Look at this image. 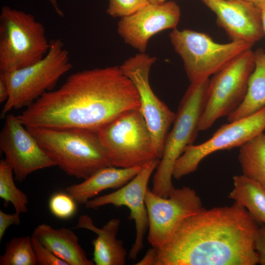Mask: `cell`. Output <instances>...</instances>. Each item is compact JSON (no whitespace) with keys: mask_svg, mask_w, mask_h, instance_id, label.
Masks as SVG:
<instances>
[{"mask_svg":"<svg viewBox=\"0 0 265 265\" xmlns=\"http://www.w3.org/2000/svg\"><path fill=\"white\" fill-rule=\"evenodd\" d=\"M137 91L120 66L84 70L45 92L17 117L25 127L98 132L120 114L140 109Z\"/></svg>","mask_w":265,"mask_h":265,"instance_id":"cell-1","label":"cell"},{"mask_svg":"<svg viewBox=\"0 0 265 265\" xmlns=\"http://www.w3.org/2000/svg\"><path fill=\"white\" fill-rule=\"evenodd\" d=\"M256 222L235 202L203 207L186 218L165 244L154 247V265H256Z\"/></svg>","mask_w":265,"mask_h":265,"instance_id":"cell-2","label":"cell"},{"mask_svg":"<svg viewBox=\"0 0 265 265\" xmlns=\"http://www.w3.org/2000/svg\"><path fill=\"white\" fill-rule=\"evenodd\" d=\"M63 172L85 180L111 166L97 132L82 128L25 127Z\"/></svg>","mask_w":265,"mask_h":265,"instance_id":"cell-3","label":"cell"},{"mask_svg":"<svg viewBox=\"0 0 265 265\" xmlns=\"http://www.w3.org/2000/svg\"><path fill=\"white\" fill-rule=\"evenodd\" d=\"M209 80L190 82L180 103L172 129L165 140L162 157L153 176L151 190L159 196L167 198L175 188L172 182L174 164L197 137Z\"/></svg>","mask_w":265,"mask_h":265,"instance_id":"cell-4","label":"cell"},{"mask_svg":"<svg viewBox=\"0 0 265 265\" xmlns=\"http://www.w3.org/2000/svg\"><path fill=\"white\" fill-rule=\"evenodd\" d=\"M46 55L29 66L10 72H1L8 86L9 97L1 118L12 109L30 106L45 92L52 91L59 79L72 68L69 53L60 39L50 41Z\"/></svg>","mask_w":265,"mask_h":265,"instance_id":"cell-5","label":"cell"},{"mask_svg":"<svg viewBox=\"0 0 265 265\" xmlns=\"http://www.w3.org/2000/svg\"><path fill=\"white\" fill-rule=\"evenodd\" d=\"M50 44L43 25L33 15L3 6L0 13V72L33 65L47 53Z\"/></svg>","mask_w":265,"mask_h":265,"instance_id":"cell-6","label":"cell"},{"mask_svg":"<svg viewBox=\"0 0 265 265\" xmlns=\"http://www.w3.org/2000/svg\"><path fill=\"white\" fill-rule=\"evenodd\" d=\"M97 133L111 166L142 167L158 159L150 130L140 109L123 113Z\"/></svg>","mask_w":265,"mask_h":265,"instance_id":"cell-7","label":"cell"},{"mask_svg":"<svg viewBox=\"0 0 265 265\" xmlns=\"http://www.w3.org/2000/svg\"><path fill=\"white\" fill-rule=\"evenodd\" d=\"M169 38L190 82L208 79L253 46L243 42L218 43L205 33L189 29H174Z\"/></svg>","mask_w":265,"mask_h":265,"instance_id":"cell-8","label":"cell"},{"mask_svg":"<svg viewBox=\"0 0 265 265\" xmlns=\"http://www.w3.org/2000/svg\"><path fill=\"white\" fill-rule=\"evenodd\" d=\"M254 68V52L250 49L213 75L209 80L199 131L208 129L217 119L228 116L239 106L246 96Z\"/></svg>","mask_w":265,"mask_h":265,"instance_id":"cell-9","label":"cell"},{"mask_svg":"<svg viewBox=\"0 0 265 265\" xmlns=\"http://www.w3.org/2000/svg\"><path fill=\"white\" fill-rule=\"evenodd\" d=\"M156 59L155 56L139 53L125 61L120 68L137 91L140 101V110L150 130L157 157L160 159L176 113L157 97L150 86L149 72Z\"/></svg>","mask_w":265,"mask_h":265,"instance_id":"cell-10","label":"cell"},{"mask_svg":"<svg viewBox=\"0 0 265 265\" xmlns=\"http://www.w3.org/2000/svg\"><path fill=\"white\" fill-rule=\"evenodd\" d=\"M145 201L149 220L147 239L155 248L165 244L186 218L203 208L199 196L188 186L175 188L167 198L148 188Z\"/></svg>","mask_w":265,"mask_h":265,"instance_id":"cell-11","label":"cell"},{"mask_svg":"<svg viewBox=\"0 0 265 265\" xmlns=\"http://www.w3.org/2000/svg\"><path fill=\"white\" fill-rule=\"evenodd\" d=\"M222 125L212 137L198 145L186 147L176 161L172 177L177 180L194 172L200 162L220 150L240 147L265 130V107L243 118Z\"/></svg>","mask_w":265,"mask_h":265,"instance_id":"cell-12","label":"cell"},{"mask_svg":"<svg viewBox=\"0 0 265 265\" xmlns=\"http://www.w3.org/2000/svg\"><path fill=\"white\" fill-rule=\"evenodd\" d=\"M5 118L0 147L16 181L22 182L37 170L56 166L17 116L7 114Z\"/></svg>","mask_w":265,"mask_h":265,"instance_id":"cell-13","label":"cell"},{"mask_svg":"<svg viewBox=\"0 0 265 265\" xmlns=\"http://www.w3.org/2000/svg\"><path fill=\"white\" fill-rule=\"evenodd\" d=\"M159 161V159L150 161L134 178L115 191L89 200L85 204L86 208L94 210L106 205L125 206L130 209L129 219L134 220L136 231L135 241L129 254V259L133 261L143 247L144 237L148 229L145 196L150 176Z\"/></svg>","mask_w":265,"mask_h":265,"instance_id":"cell-14","label":"cell"},{"mask_svg":"<svg viewBox=\"0 0 265 265\" xmlns=\"http://www.w3.org/2000/svg\"><path fill=\"white\" fill-rule=\"evenodd\" d=\"M181 10L174 1L149 3L135 13L120 18L117 31L124 40L139 53H145L150 38L167 29H175Z\"/></svg>","mask_w":265,"mask_h":265,"instance_id":"cell-15","label":"cell"},{"mask_svg":"<svg viewBox=\"0 0 265 265\" xmlns=\"http://www.w3.org/2000/svg\"><path fill=\"white\" fill-rule=\"evenodd\" d=\"M232 41L252 45L264 36L261 10L244 0H202Z\"/></svg>","mask_w":265,"mask_h":265,"instance_id":"cell-16","label":"cell"},{"mask_svg":"<svg viewBox=\"0 0 265 265\" xmlns=\"http://www.w3.org/2000/svg\"><path fill=\"white\" fill-rule=\"evenodd\" d=\"M120 220L112 218L102 228L96 227L92 219L84 214L80 216L76 228L90 230L97 235L92 241L94 247L93 261L96 265H124L127 253L121 240L117 238Z\"/></svg>","mask_w":265,"mask_h":265,"instance_id":"cell-17","label":"cell"},{"mask_svg":"<svg viewBox=\"0 0 265 265\" xmlns=\"http://www.w3.org/2000/svg\"><path fill=\"white\" fill-rule=\"evenodd\" d=\"M31 237L68 265H93L79 242L77 236L66 228L55 229L46 223L38 225Z\"/></svg>","mask_w":265,"mask_h":265,"instance_id":"cell-18","label":"cell"},{"mask_svg":"<svg viewBox=\"0 0 265 265\" xmlns=\"http://www.w3.org/2000/svg\"><path fill=\"white\" fill-rule=\"evenodd\" d=\"M142 167L106 166L98 170L81 183L68 186L66 191L78 204L85 205L103 190L123 186L134 178Z\"/></svg>","mask_w":265,"mask_h":265,"instance_id":"cell-19","label":"cell"},{"mask_svg":"<svg viewBox=\"0 0 265 265\" xmlns=\"http://www.w3.org/2000/svg\"><path fill=\"white\" fill-rule=\"evenodd\" d=\"M254 56L255 68L246 96L239 106L227 116L229 122L247 117L265 107V52L258 49Z\"/></svg>","mask_w":265,"mask_h":265,"instance_id":"cell-20","label":"cell"},{"mask_svg":"<svg viewBox=\"0 0 265 265\" xmlns=\"http://www.w3.org/2000/svg\"><path fill=\"white\" fill-rule=\"evenodd\" d=\"M233 188L228 197L244 207L256 221L265 225V187L244 176L233 177Z\"/></svg>","mask_w":265,"mask_h":265,"instance_id":"cell-21","label":"cell"},{"mask_svg":"<svg viewBox=\"0 0 265 265\" xmlns=\"http://www.w3.org/2000/svg\"><path fill=\"white\" fill-rule=\"evenodd\" d=\"M238 158L242 174L265 187V133L241 145Z\"/></svg>","mask_w":265,"mask_h":265,"instance_id":"cell-22","label":"cell"},{"mask_svg":"<svg viewBox=\"0 0 265 265\" xmlns=\"http://www.w3.org/2000/svg\"><path fill=\"white\" fill-rule=\"evenodd\" d=\"M13 171L5 160H0V198L4 200L5 207L11 203L15 212L21 214L28 211L27 195L15 184Z\"/></svg>","mask_w":265,"mask_h":265,"instance_id":"cell-23","label":"cell"},{"mask_svg":"<svg viewBox=\"0 0 265 265\" xmlns=\"http://www.w3.org/2000/svg\"><path fill=\"white\" fill-rule=\"evenodd\" d=\"M0 265H37L31 236L14 237L6 242Z\"/></svg>","mask_w":265,"mask_h":265,"instance_id":"cell-24","label":"cell"},{"mask_svg":"<svg viewBox=\"0 0 265 265\" xmlns=\"http://www.w3.org/2000/svg\"><path fill=\"white\" fill-rule=\"evenodd\" d=\"M77 204L67 192L54 193L49 201V207L51 213L61 219H67L73 216L77 212Z\"/></svg>","mask_w":265,"mask_h":265,"instance_id":"cell-25","label":"cell"},{"mask_svg":"<svg viewBox=\"0 0 265 265\" xmlns=\"http://www.w3.org/2000/svg\"><path fill=\"white\" fill-rule=\"evenodd\" d=\"M107 13L113 18L128 17L150 3L149 0H108Z\"/></svg>","mask_w":265,"mask_h":265,"instance_id":"cell-26","label":"cell"},{"mask_svg":"<svg viewBox=\"0 0 265 265\" xmlns=\"http://www.w3.org/2000/svg\"><path fill=\"white\" fill-rule=\"evenodd\" d=\"M31 239L37 259V265H68L36 239L31 237Z\"/></svg>","mask_w":265,"mask_h":265,"instance_id":"cell-27","label":"cell"},{"mask_svg":"<svg viewBox=\"0 0 265 265\" xmlns=\"http://www.w3.org/2000/svg\"><path fill=\"white\" fill-rule=\"evenodd\" d=\"M19 213L15 212L8 214L0 211V240L2 239L7 228L11 225H18L21 223Z\"/></svg>","mask_w":265,"mask_h":265,"instance_id":"cell-28","label":"cell"},{"mask_svg":"<svg viewBox=\"0 0 265 265\" xmlns=\"http://www.w3.org/2000/svg\"><path fill=\"white\" fill-rule=\"evenodd\" d=\"M255 247L259 264L265 265V225L258 227L255 238Z\"/></svg>","mask_w":265,"mask_h":265,"instance_id":"cell-29","label":"cell"},{"mask_svg":"<svg viewBox=\"0 0 265 265\" xmlns=\"http://www.w3.org/2000/svg\"><path fill=\"white\" fill-rule=\"evenodd\" d=\"M9 97V89L7 82L2 75L0 73V103L6 102Z\"/></svg>","mask_w":265,"mask_h":265,"instance_id":"cell-30","label":"cell"},{"mask_svg":"<svg viewBox=\"0 0 265 265\" xmlns=\"http://www.w3.org/2000/svg\"><path fill=\"white\" fill-rule=\"evenodd\" d=\"M155 260V249L152 247L149 249L144 257L136 265H154Z\"/></svg>","mask_w":265,"mask_h":265,"instance_id":"cell-31","label":"cell"},{"mask_svg":"<svg viewBox=\"0 0 265 265\" xmlns=\"http://www.w3.org/2000/svg\"><path fill=\"white\" fill-rule=\"evenodd\" d=\"M45 0L50 3L51 5L53 7L54 10L55 11V13L58 16L61 18L64 17V13L59 6V4L58 3V0Z\"/></svg>","mask_w":265,"mask_h":265,"instance_id":"cell-32","label":"cell"},{"mask_svg":"<svg viewBox=\"0 0 265 265\" xmlns=\"http://www.w3.org/2000/svg\"><path fill=\"white\" fill-rule=\"evenodd\" d=\"M249 2L262 9L265 8V0H244Z\"/></svg>","mask_w":265,"mask_h":265,"instance_id":"cell-33","label":"cell"},{"mask_svg":"<svg viewBox=\"0 0 265 265\" xmlns=\"http://www.w3.org/2000/svg\"><path fill=\"white\" fill-rule=\"evenodd\" d=\"M261 10L262 19L263 22V26L264 28V33L265 34V8H264Z\"/></svg>","mask_w":265,"mask_h":265,"instance_id":"cell-34","label":"cell"},{"mask_svg":"<svg viewBox=\"0 0 265 265\" xmlns=\"http://www.w3.org/2000/svg\"><path fill=\"white\" fill-rule=\"evenodd\" d=\"M150 3L153 4H160L165 2V0H149Z\"/></svg>","mask_w":265,"mask_h":265,"instance_id":"cell-35","label":"cell"}]
</instances>
